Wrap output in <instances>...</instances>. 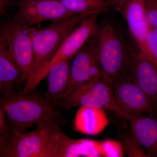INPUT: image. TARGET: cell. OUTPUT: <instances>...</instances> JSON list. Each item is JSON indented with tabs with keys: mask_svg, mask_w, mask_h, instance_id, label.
Instances as JSON below:
<instances>
[{
	"mask_svg": "<svg viewBox=\"0 0 157 157\" xmlns=\"http://www.w3.org/2000/svg\"><path fill=\"white\" fill-rule=\"evenodd\" d=\"M70 60L63 61L55 65L49 69L45 76L48 82V90L45 97L55 106L62 101L67 88Z\"/></svg>",
	"mask_w": 157,
	"mask_h": 157,
	"instance_id": "15",
	"label": "cell"
},
{
	"mask_svg": "<svg viewBox=\"0 0 157 157\" xmlns=\"http://www.w3.org/2000/svg\"><path fill=\"white\" fill-rule=\"evenodd\" d=\"M108 1H109V2H110V3L112 2V0H108Z\"/></svg>",
	"mask_w": 157,
	"mask_h": 157,
	"instance_id": "25",
	"label": "cell"
},
{
	"mask_svg": "<svg viewBox=\"0 0 157 157\" xmlns=\"http://www.w3.org/2000/svg\"><path fill=\"white\" fill-rule=\"evenodd\" d=\"M6 117L4 109L0 107V135L6 133L10 129L6 121Z\"/></svg>",
	"mask_w": 157,
	"mask_h": 157,
	"instance_id": "23",
	"label": "cell"
},
{
	"mask_svg": "<svg viewBox=\"0 0 157 157\" xmlns=\"http://www.w3.org/2000/svg\"><path fill=\"white\" fill-rule=\"evenodd\" d=\"M15 0H0V17L6 16L9 10L15 5Z\"/></svg>",
	"mask_w": 157,
	"mask_h": 157,
	"instance_id": "22",
	"label": "cell"
},
{
	"mask_svg": "<svg viewBox=\"0 0 157 157\" xmlns=\"http://www.w3.org/2000/svg\"><path fill=\"white\" fill-rule=\"evenodd\" d=\"M26 81L19 67L9 52L5 39L0 35V93L3 94L14 90Z\"/></svg>",
	"mask_w": 157,
	"mask_h": 157,
	"instance_id": "14",
	"label": "cell"
},
{
	"mask_svg": "<svg viewBox=\"0 0 157 157\" xmlns=\"http://www.w3.org/2000/svg\"><path fill=\"white\" fill-rule=\"evenodd\" d=\"M131 132L149 157H157V121L134 116L129 119Z\"/></svg>",
	"mask_w": 157,
	"mask_h": 157,
	"instance_id": "13",
	"label": "cell"
},
{
	"mask_svg": "<svg viewBox=\"0 0 157 157\" xmlns=\"http://www.w3.org/2000/svg\"><path fill=\"white\" fill-rule=\"evenodd\" d=\"M108 123L109 120L104 109L88 107H79L74 121L76 131L87 135H98Z\"/></svg>",
	"mask_w": 157,
	"mask_h": 157,
	"instance_id": "16",
	"label": "cell"
},
{
	"mask_svg": "<svg viewBox=\"0 0 157 157\" xmlns=\"http://www.w3.org/2000/svg\"><path fill=\"white\" fill-rule=\"evenodd\" d=\"M89 15L87 14H75L52 22L45 27H33L32 33L33 70L30 77L26 81L22 90L23 92L28 93L36 89V80L56 53L62 42L82 20Z\"/></svg>",
	"mask_w": 157,
	"mask_h": 157,
	"instance_id": "3",
	"label": "cell"
},
{
	"mask_svg": "<svg viewBox=\"0 0 157 157\" xmlns=\"http://www.w3.org/2000/svg\"><path fill=\"white\" fill-rule=\"evenodd\" d=\"M137 47L145 51V40L150 29L145 18V0H128L121 11Z\"/></svg>",
	"mask_w": 157,
	"mask_h": 157,
	"instance_id": "12",
	"label": "cell"
},
{
	"mask_svg": "<svg viewBox=\"0 0 157 157\" xmlns=\"http://www.w3.org/2000/svg\"><path fill=\"white\" fill-rule=\"evenodd\" d=\"M145 18L149 29H157V0H145Z\"/></svg>",
	"mask_w": 157,
	"mask_h": 157,
	"instance_id": "21",
	"label": "cell"
},
{
	"mask_svg": "<svg viewBox=\"0 0 157 157\" xmlns=\"http://www.w3.org/2000/svg\"><path fill=\"white\" fill-rule=\"evenodd\" d=\"M120 142L124 151L129 157H149L132 132L122 134Z\"/></svg>",
	"mask_w": 157,
	"mask_h": 157,
	"instance_id": "18",
	"label": "cell"
},
{
	"mask_svg": "<svg viewBox=\"0 0 157 157\" xmlns=\"http://www.w3.org/2000/svg\"><path fill=\"white\" fill-rule=\"evenodd\" d=\"M127 1L128 0H112L111 4L114 6L117 11L121 12V10Z\"/></svg>",
	"mask_w": 157,
	"mask_h": 157,
	"instance_id": "24",
	"label": "cell"
},
{
	"mask_svg": "<svg viewBox=\"0 0 157 157\" xmlns=\"http://www.w3.org/2000/svg\"><path fill=\"white\" fill-rule=\"evenodd\" d=\"M59 105L68 110L76 107L103 108L128 119L116 101L112 84L102 76L78 88Z\"/></svg>",
	"mask_w": 157,
	"mask_h": 157,
	"instance_id": "6",
	"label": "cell"
},
{
	"mask_svg": "<svg viewBox=\"0 0 157 157\" xmlns=\"http://www.w3.org/2000/svg\"><path fill=\"white\" fill-rule=\"evenodd\" d=\"M93 37L70 61L69 84L60 102L69 98L74 91L82 86L102 76V70Z\"/></svg>",
	"mask_w": 157,
	"mask_h": 157,
	"instance_id": "7",
	"label": "cell"
},
{
	"mask_svg": "<svg viewBox=\"0 0 157 157\" xmlns=\"http://www.w3.org/2000/svg\"><path fill=\"white\" fill-rule=\"evenodd\" d=\"M63 6L74 14H99L104 12L110 3L108 0H59Z\"/></svg>",
	"mask_w": 157,
	"mask_h": 157,
	"instance_id": "17",
	"label": "cell"
},
{
	"mask_svg": "<svg viewBox=\"0 0 157 157\" xmlns=\"http://www.w3.org/2000/svg\"><path fill=\"white\" fill-rule=\"evenodd\" d=\"M100 150L102 157H122L124 150L121 142L108 140L100 142Z\"/></svg>",
	"mask_w": 157,
	"mask_h": 157,
	"instance_id": "20",
	"label": "cell"
},
{
	"mask_svg": "<svg viewBox=\"0 0 157 157\" xmlns=\"http://www.w3.org/2000/svg\"><path fill=\"white\" fill-rule=\"evenodd\" d=\"M112 86L116 101L128 120L157 110V105L127 74L117 79Z\"/></svg>",
	"mask_w": 157,
	"mask_h": 157,
	"instance_id": "9",
	"label": "cell"
},
{
	"mask_svg": "<svg viewBox=\"0 0 157 157\" xmlns=\"http://www.w3.org/2000/svg\"><path fill=\"white\" fill-rule=\"evenodd\" d=\"M127 74L157 106V67L138 47H131Z\"/></svg>",
	"mask_w": 157,
	"mask_h": 157,
	"instance_id": "11",
	"label": "cell"
},
{
	"mask_svg": "<svg viewBox=\"0 0 157 157\" xmlns=\"http://www.w3.org/2000/svg\"><path fill=\"white\" fill-rule=\"evenodd\" d=\"M17 12L13 17L30 27L75 15L67 11L59 0H17Z\"/></svg>",
	"mask_w": 157,
	"mask_h": 157,
	"instance_id": "10",
	"label": "cell"
},
{
	"mask_svg": "<svg viewBox=\"0 0 157 157\" xmlns=\"http://www.w3.org/2000/svg\"><path fill=\"white\" fill-rule=\"evenodd\" d=\"M33 28L12 16L3 20L0 29V35L5 39L10 55L22 72L26 81L30 77L33 70Z\"/></svg>",
	"mask_w": 157,
	"mask_h": 157,
	"instance_id": "5",
	"label": "cell"
},
{
	"mask_svg": "<svg viewBox=\"0 0 157 157\" xmlns=\"http://www.w3.org/2000/svg\"><path fill=\"white\" fill-rule=\"evenodd\" d=\"M72 138L54 120L39 124L25 133L9 129L0 135L1 157H66Z\"/></svg>",
	"mask_w": 157,
	"mask_h": 157,
	"instance_id": "1",
	"label": "cell"
},
{
	"mask_svg": "<svg viewBox=\"0 0 157 157\" xmlns=\"http://www.w3.org/2000/svg\"><path fill=\"white\" fill-rule=\"evenodd\" d=\"M98 14H93L86 17L68 35L56 53L37 78L35 82V87L45 78L52 67L59 62L71 60L95 35L99 26Z\"/></svg>",
	"mask_w": 157,
	"mask_h": 157,
	"instance_id": "8",
	"label": "cell"
},
{
	"mask_svg": "<svg viewBox=\"0 0 157 157\" xmlns=\"http://www.w3.org/2000/svg\"><path fill=\"white\" fill-rule=\"evenodd\" d=\"M93 38L102 76L112 85L126 73L131 47L125 42L115 25L107 21L99 25Z\"/></svg>",
	"mask_w": 157,
	"mask_h": 157,
	"instance_id": "4",
	"label": "cell"
},
{
	"mask_svg": "<svg viewBox=\"0 0 157 157\" xmlns=\"http://www.w3.org/2000/svg\"><path fill=\"white\" fill-rule=\"evenodd\" d=\"M157 67V29H150L145 40V51L144 52Z\"/></svg>",
	"mask_w": 157,
	"mask_h": 157,
	"instance_id": "19",
	"label": "cell"
},
{
	"mask_svg": "<svg viewBox=\"0 0 157 157\" xmlns=\"http://www.w3.org/2000/svg\"><path fill=\"white\" fill-rule=\"evenodd\" d=\"M0 104L6 113L9 128L17 132H25L47 121L59 120L55 105L35 89L28 93L14 90L7 92L1 95Z\"/></svg>",
	"mask_w": 157,
	"mask_h": 157,
	"instance_id": "2",
	"label": "cell"
}]
</instances>
